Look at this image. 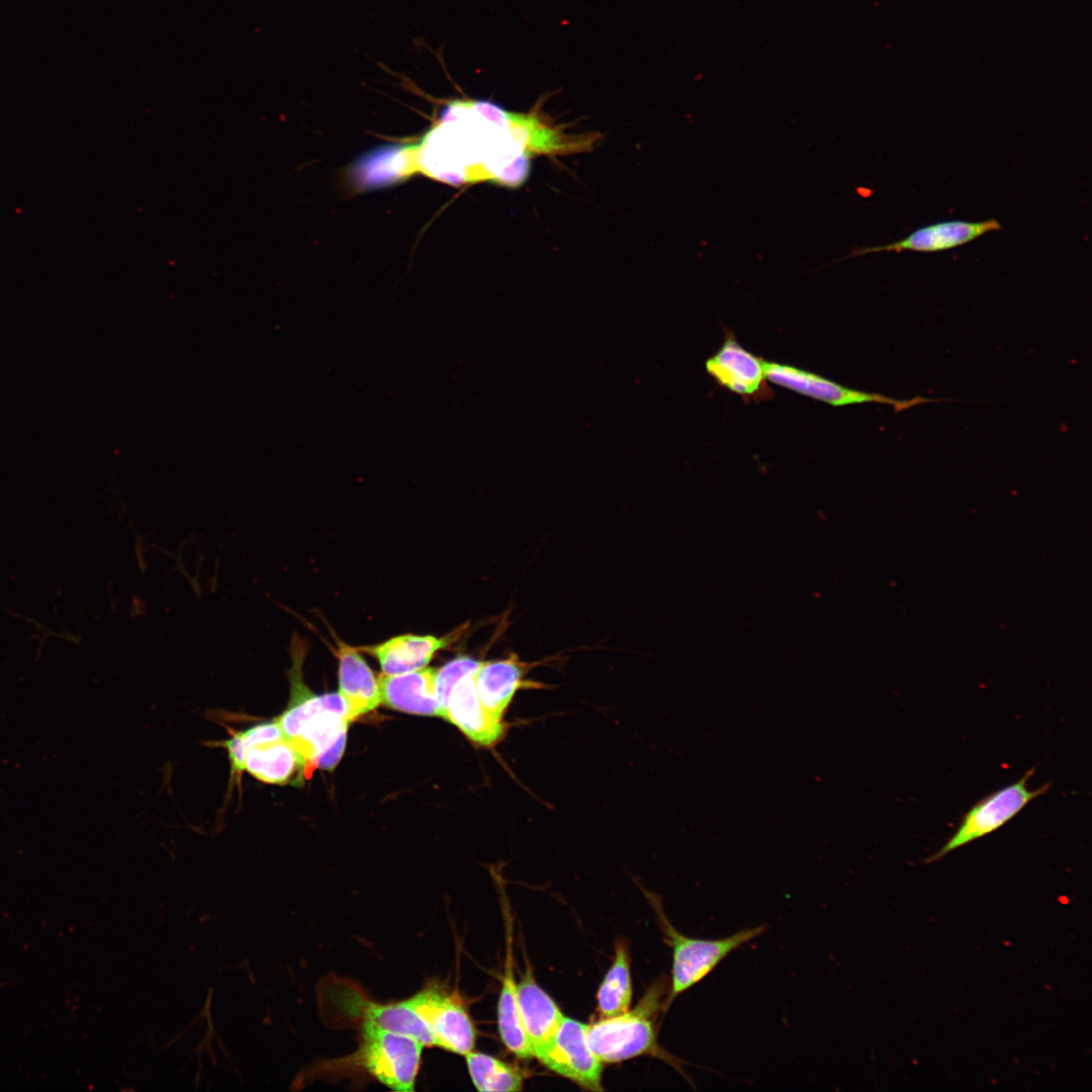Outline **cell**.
<instances>
[{"instance_id":"8fae6325","label":"cell","mask_w":1092,"mask_h":1092,"mask_svg":"<svg viewBox=\"0 0 1092 1092\" xmlns=\"http://www.w3.org/2000/svg\"><path fill=\"white\" fill-rule=\"evenodd\" d=\"M587 1024L563 1018L552 1040L535 1058L580 1088L602 1091L603 1063L587 1041Z\"/></svg>"},{"instance_id":"5b68a950","label":"cell","mask_w":1092,"mask_h":1092,"mask_svg":"<svg viewBox=\"0 0 1092 1092\" xmlns=\"http://www.w3.org/2000/svg\"><path fill=\"white\" fill-rule=\"evenodd\" d=\"M664 984L651 986L633 1009L601 1018L587 1024V1041L599 1060L619 1063L641 1055L653 1054L674 1065L677 1061L660 1052L656 1042L654 1016L660 1006Z\"/></svg>"},{"instance_id":"7a4b0ae2","label":"cell","mask_w":1092,"mask_h":1092,"mask_svg":"<svg viewBox=\"0 0 1092 1092\" xmlns=\"http://www.w3.org/2000/svg\"><path fill=\"white\" fill-rule=\"evenodd\" d=\"M292 663L290 702L275 720L293 747L302 774L307 776L316 767L333 769L344 752L347 739L350 722L346 702L340 693L311 694L302 681V663Z\"/></svg>"},{"instance_id":"7c38bea8","label":"cell","mask_w":1092,"mask_h":1092,"mask_svg":"<svg viewBox=\"0 0 1092 1092\" xmlns=\"http://www.w3.org/2000/svg\"><path fill=\"white\" fill-rule=\"evenodd\" d=\"M705 369L718 386L746 402L772 396L764 370V359L746 350L730 331L720 348L706 360Z\"/></svg>"},{"instance_id":"7402d4cb","label":"cell","mask_w":1092,"mask_h":1092,"mask_svg":"<svg viewBox=\"0 0 1092 1092\" xmlns=\"http://www.w3.org/2000/svg\"><path fill=\"white\" fill-rule=\"evenodd\" d=\"M474 1087L481 1092L521 1091L524 1076L514 1065L487 1054L471 1051L465 1055Z\"/></svg>"},{"instance_id":"8992f818","label":"cell","mask_w":1092,"mask_h":1092,"mask_svg":"<svg viewBox=\"0 0 1092 1092\" xmlns=\"http://www.w3.org/2000/svg\"><path fill=\"white\" fill-rule=\"evenodd\" d=\"M225 748L234 776L243 771L269 785L288 783L302 774L299 759L275 719L239 730L217 744Z\"/></svg>"},{"instance_id":"cb8c5ba5","label":"cell","mask_w":1092,"mask_h":1092,"mask_svg":"<svg viewBox=\"0 0 1092 1092\" xmlns=\"http://www.w3.org/2000/svg\"><path fill=\"white\" fill-rule=\"evenodd\" d=\"M481 661L467 655L457 656L436 669L435 689L442 717L454 686L466 674L476 670Z\"/></svg>"},{"instance_id":"30bf717a","label":"cell","mask_w":1092,"mask_h":1092,"mask_svg":"<svg viewBox=\"0 0 1092 1092\" xmlns=\"http://www.w3.org/2000/svg\"><path fill=\"white\" fill-rule=\"evenodd\" d=\"M764 370L769 382L833 406L876 402L891 405L896 413H900L917 404L945 400L922 396L906 400L896 399L880 393L853 389L812 371L779 362L764 360Z\"/></svg>"},{"instance_id":"5bb4252c","label":"cell","mask_w":1092,"mask_h":1092,"mask_svg":"<svg viewBox=\"0 0 1092 1092\" xmlns=\"http://www.w3.org/2000/svg\"><path fill=\"white\" fill-rule=\"evenodd\" d=\"M533 663L522 661L511 652L507 657L481 661L475 675L478 698L484 709L495 719L504 715L520 690H541L549 686L526 677Z\"/></svg>"},{"instance_id":"277c9868","label":"cell","mask_w":1092,"mask_h":1092,"mask_svg":"<svg viewBox=\"0 0 1092 1092\" xmlns=\"http://www.w3.org/2000/svg\"><path fill=\"white\" fill-rule=\"evenodd\" d=\"M359 1029L357 1050L346 1058L329 1062L324 1071H362L395 1091H413L421 1068L424 1045L414 1037L372 1025Z\"/></svg>"},{"instance_id":"3957f363","label":"cell","mask_w":1092,"mask_h":1092,"mask_svg":"<svg viewBox=\"0 0 1092 1092\" xmlns=\"http://www.w3.org/2000/svg\"><path fill=\"white\" fill-rule=\"evenodd\" d=\"M318 998L324 1020L333 1026L372 1025L414 1037L424 1046H435L432 1033L404 1000L378 1002L356 983L334 976L324 979Z\"/></svg>"},{"instance_id":"2e32d148","label":"cell","mask_w":1092,"mask_h":1092,"mask_svg":"<svg viewBox=\"0 0 1092 1092\" xmlns=\"http://www.w3.org/2000/svg\"><path fill=\"white\" fill-rule=\"evenodd\" d=\"M518 1003L526 1036L535 1057L552 1040L564 1015L550 995L538 985L529 965L518 982Z\"/></svg>"},{"instance_id":"ba28073f","label":"cell","mask_w":1092,"mask_h":1092,"mask_svg":"<svg viewBox=\"0 0 1092 1092\" xmlns=\"http://www.w3.org/2000/svg\"><path fill=\"white\" fill-rule=\"evenodd\" d=\"M1034 770V767L1026 770L1016 782L991 793L972 806L964 814L953 834L939 849L927 856L923 863L935 862L960 847L997 831L1032 800L1045 794L1051 783L1034 790L1028 788V781Z\"/></svg>"},{"instance_id":"6da1fadb","label":"cell","mask_w":1092,"mask_h":1092,"mask_svg":"<svg viewBox=\"0 0 1092 1092\" xmlns=\"http://www.w3.org/2000/svg\"><path fill=\"white\" fill-rule=\"evenodd\" d=\"M548 126L534 113L508 111L483 100L452 99L418 144H412L414 171L459 186L492 181L519 187L530 158L557 155L581 146Z\"/></svg>"},{"instance_id":"ffe728a7","label":"cell","mask_w":1092,"mask_h":1092,"mask_svg":"<svg viewBox=\"0 0 1092 1092\" xmlns=\"http://www.w3.org/2000/svg\"><path fill=\"white\" fill-rule=\"evenodd\" d=\"M507 946L502 977V987L497 1002V1026L505 1046L520 1059L533 1058V1053L522 1023L518 1003V983L515 979L513 928L509 915L507 921Z\"/></svg>"},{"instance_id":"9c48e42d","label":"cell","mask_w":1092,"mask_h":1092,"mask_svg":"<svg viewBox=\"0 0 1092 1092\" xmlns=\"http://www.w3.org/2000/svg\"><path fill=\"white\" fill-rule=\"evenodd\" d=\"M404 1002L426 1024L435 1046L462 1056L473 1051L475 1026L458 994L430 985Z\"/></svg>"},{"instance_id":"e0dca14e","label":"cell","mask_w":1092,"mask_h":1092,"mask_svg":"<svg viewBox=\"0 0 1092 1092\" xmlns=\"http://www.w3.org/2000/svg\"><path fill=\"white\" fill-rule=\"evenodd\" d=\"M339 693L347 705L349 722L374 710L380 702L378 678L356 647L336 638Z\"/></svg>"},{"instance_id":"44dd1931","label":"cell","mask_w":1092,"mask_h":1092,"mask_svg":"<svg viewBox=\"0 0 1092 1092\" xmlns=\"http://www.w3.org/2000/svg\"><path fill=\"white\" fill-rule=\"evenodd\" d=\"M632 1001L630 957L623 940H618L615 958L597 993L601 1018L612 1017L629 1010Z\"/></svg>"},{"instance_id":"ac0fdd59","label":"cell","mask_w":1092,"mask_h":1092,"mask_svg":"<svg viewBox=\"0 0 1092 1092\" xmlns=\"http://www.w3.org/2000/svg\"><path fill=\"white\" fill-rule=\"evenodd\" d=\"M436 669H421L398 673H382L378 677L380 702L405 713L440 716L435 689Z\"/></svg>"},{"instance_id":"603a6c76","label":"cell","mask_w":1092,"mask_h":1092,"mask_svg":"<svg viewBox=\"0 0 1092 1092\" xmlns=\"http://www.w3.org/2000/svg\"><path fill=\"white\" fill-rule=\"evenodd\" d=\"M358 178L365 186L389 184L414 174L408 145L388 148L376 153L356 168Z\"/></svg>"},{"instance_id":"52a82bcc","label":"cell","mask_w":1092,"mask_h":1092,"mask_svg":"<svg viewBox=\"0 0 1092 1092\" xmlns=\"http://www.w3.org/2000/svg\"><path fill=\"white\" fill-rule=\"evenodd\" d=\"M659 922L672 951L670 991L664 1001V1009H667L677 996L705 979L732 951L767 930V926L761 924L741 929L723 938L703 939L678 932L661 911Z\"/></svg>"},{"instance_id":"9a60e30c","label":"cell","mask_w":1092,"mask_h":1092,"mask_svg":"<svg viewBox=\"0 0 1092 1092\" xmlns=\"http://www.w3.org/2000/svg\"><path fill=\"white\" fill-rule=\"evenodd\" d=\"M477 669L454 686L442 717L457 726L474 743L488 747L500 741L508 725L493 718L482 706L475 685Z\"/></svg>"},{"instance_id":"4fadbf2b","label":"cell","mask_w":1092,"mask_h":1092,"mask_svg":"<svg viewBox=\"0 0 1092 1092\" xmlns=\"http://www.w3.org/2000/svg\"><path fill=\"white\" fill-rule=\"evenodd\" d=\"M1001 230L1002 225L996 218L980 221H967L961 219L939 221L918 228L905 238L890 244L874 247H856L849 251L847 255L831 264L862 255L882 252L901 253L909 251L918 253H936L947 251L967 245L988 233Z\"/></svg>"},{"instance_id":"d6986e66","label":"cell","mask_w":1092,"mask_h":1092,"mask_svg":"<svg viewBox=\"0 0 1092 1092\" xmlns=\"http://www.w3.org/2000/svg\"><path fill=\"white\" fill-rule=\"evenodd\" d=\"M452 639L450 636L403 634L358 649L373 655L384 673L398 674L426 667L433 656L448 646Z\"/></svg>"}]
</instances>
